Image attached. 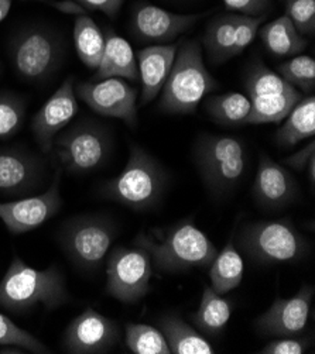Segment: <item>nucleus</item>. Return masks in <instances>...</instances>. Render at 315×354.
<instances>
[{
  "instance_id": "36",
  "label": "nucleus",
  "mask_w": 315,
  "mask_h": 354,
  "mask_svg": "<svg viewBox=\"0 0 315 354\" xmlns=\"http://www.w3.org/2000/svg\"><path fill=\"white\" fill-rule=\"evenodd\" d=\"M312 336H282L274 337L262 350V354H304L312 347Z\"/></svg>"
},
{
  "instance_id": "14",
  "label": "nucleus",
  "mask_w": 315,
  "mask_h": 354,
  "mask_svg": "<svg viewBox=\"0 0 315 354\" xmlns=\"http://www.w3.org/2000/svg\"><path fill=\"white\" fill-rule=\"evenodd\" d=\"M314 287L304 284L293 297H277L270 308L255 321V329L270 337L298 336L308 326Z\"/></svg>"
},
{
  "instance_id": "26",
  "label": "nucleus",
  "mask_w": 315,
  "mask_h": 354,
  "mask_svg": "<svg viewBox=\"0 0 315 354\" xmlns=\"http://www.w3.org/2000/svg\"><path fill=\"white\" fill-rule=\"evenodd\" d=\"M260 39L266 50L278 58L298 55L307 48V40L285 15L267 23L260 30Z\"/></svg>"
},
{
  "instance_id": "7",
  "label": "nucleus",
  "mask_w": 315,
  "mask_h": 354,
  "mask_svg": "<svg viewBox=\"0 0 315 354\" xmlns=\"http://www.w3.org/2000/svg\"><path fill=\"white\" fill-rule=\"evenodd\" d=\"M244 89L252 103L248 124L283 122L303 97L300 91L289 85L259 58H255L246 68Z\"/></svg>"
},
{
  "instance_id": "29",
  "label": "nucleus",
  "mask_w": 315,
  "mask_h": 354,
  "mask_svg": "<svg viewBox=\"0 0 315 354\" xmlns=\"http://www.w3.org/2000/svg\"><path fill=\"white\" fill-rule=\"evenodd\" d=\"M74 44L78 58L89 69L96 71L105 50V34L87 15H80L75 20Z\"/></svg>"
},
{
  "instance_id": "10",
  "label": "nucleus",
  "mask_w": 315,
  "mask_h": 354,
  "mask_svg": "<svg viewBox=\"0 0 315 354\" xmlns=\"http://www.w3.org/2000/svg\"><path fill=\"white\" fill-rule=\"evenodd\" d=\"M153 263L149 253L133 244L115 247L107 257V292L127 305L142 301L152 290Z\"/></svg>"
},
{
  "instance_id": "3",
  "label": "nucleus",
  "mask_w": 315,
  "mask_h": 354,
  "mask_svg": "<svg viewBox=\"0 0 315 354\" xmlns=\"http://www.w3.org/2000/svg\"><path fill=\"white\" fill-rule=\"evenodd\" d=\"M170 185V175L157 158L133 145L123 171L102 185L103 198L136 212L156 207Z\"/></svg>"
},
{
  "instance_id": "33",
  "label": "nucleus",
  "mask_w": 315,
  "mask_h": 354,
  "mask_svg": "<svg viewBox=\"0 0 315 354\" xmlns=\"http://www.w3.org/2000/svg\"><path fill=\"white\" fill-rule=\"evenodd\" d=\"M26 118V103L16 95H0V137L17 133Z\"/></svg>"
},
{
  "instance_id": "38",
  "label": "nucleus",
  "mask_w": 315,
  "mask_h": 354,
  "mask_svg": "<svg viewBox=\"0 0 315 354\" xmlns=\"http://www.w3.org/2000/svg\"><path fill=\"white\" fill-rule=\"evenodd\" d=\"M125 0H75V3L88 9V10H99L109 17H115Z\"/></svg>"
},
{
  "instance_id": "23",
  "label": "nucleus",
  "mask_w": 315,
  "mask_h": 354,
  "mask_svg": "<svg viewBox=\"0 0 315 354\" xmlns=\"http://www.w3.org/2000/svg\"><path fill=\"white\" fill-rule=\"evenodd\" d=\"M233 305L211 286L204 287L202 298L195 313L190 316L192 326L204 336H219L231 321Z\"/></svg>"
},
{
  "instance_id": "9",
  "label": "nucleus",
  "mask_w": 315,
  "mask_h": 354,
  "mask_svg": "<svg viewBox=\"0 0 315 354\" xmlns=\"http://www.w3.org/2000/svg\"><path fill=\"white\" fill-rule=\"evenodd\" d=\"M53 150L61 167L68 172L89 174L108 161L112 138L102 124L82 122L60 131L54 138Z\"/></svg>"
},
{
  "instance_id": "21",
  "label": "nucleus",
  "mask_w": 315,
  "mask_h": 354,
  "mask_svg": "<svg viewBox=\"0 0 315 354\" xmlns=\"http://www.w3.org/2000/svg\"><path fill=\"white\" fill-rule=\"evenodd\" d=\"M103 78H122L130 82L138 81L137 59L133 48L114 31L105 34L103 55L92 80Z\"/></svg>"
},
{
  "instance_id": "27",
  "label": "nucleus",
  "mask_w": 315,
  "mask_h": 354,
  "mask_svg": "<svg viewBox=\"0 0 315 354\" xmlns=\"http://www.w3.org/2000/svg\"><path fill=\"white\" fill-rule=\"evenodd\" d=\"M209 268V279H211V287L221 295H226L232 290L237 288L243 279V260L233 240L231 239L221 252L217 253L214 261Z\"/></svg>"
},
{
  "instance_id": "37",
  "label": "nucleus",
  "mask_w": 315,
  "mask_h": 354,
  "mask_svg": "<svg viewBox=\"0 0 315 354\" xmlns=\"http://www.w3.org/2000/svg\"><path fill=\"white\" fill-rule=\"evenodd\" d=\"M224 3L233 13L259 17L269 9L270 0H224Z\"/></svg>"
},
{
  "instance_id": "42",
  "label": "nucleus",
  "mask_w": 315,
  "mask_h": 354,
  "mask_svg": "<svg viewBox=\"0 0 315 354\" xmlns=\"http://www.w3.org/2000/svg\"><path fill=\"white\" fill-rule=\"evenodd\" d=\"M46 2H47V0H46Z\"/></svg>"
},
{
  "instance_id": "40",
  "label": "nucleus",
  "mask_w": 315,
  "mask_h": 354,
  "mask_svg": "<svg viewBox=\"0 0 315 354\" xmlns=\"http://www.w3.org/2000/svg\"><path fill=\"white\" fill-rule=\"evenodd\" d=\"M12 9V0H0V21L5 20Z\"/></svg>"
},
{
  "instance_id": "25",
  "label": "nucleus",
  "mask_w": 315,
  "mask_h": 354,
  "mask_svg": "<svg viewBox=\"0 0 315 354\" xmlns=\"http://www.w3.org/2000/svg\"><path fill=\"white\" fill-rule=\"evenodd\" d=\"M204 111L214 123L224 127L246 126L252 103L249 97L239 92L213 95L205 99Z\"/></svg>"
},
{
  "instance_id": "12",
  "label": "nucleus",
  "mask_w": 315,
  "mask_h": 354,
  "mask_svg": "<svg viewBox=\"0 0 315 354\" xmlns=\"http://www.w3.org/2000/svg\"><path fill=\"white\" fill-rule=\"evenodd\" d=\"M75 95L95 113L120 119L132 129L137 127V91L126 80L103 78L78 82Z\"/></svg>"
},
{
  "instance_id": "30",
  "label": "nucleus",
  "mask_w": 315,
  "mask_h": 354,
  "mask_svg": "<svg viewBox=\"0 0 315 354\" xmlns=\"http://www.w3.org/2000/svg\"><path fill=\"white\" fill-rule=\"evenodd\" d=\"M126 347L133 354H171L167 340L159 328L145 324L126 325Z\"/></svg>"
},
{
  "instance_id": "11",
  "label": "nucleus",
  "mask_w": 315,
  "mask_h": 354,
  "mask_svg": "<svg viewBox=\"0 0 315 354\" xmlns=\"http://www.w3.org/2000/svg\"><path fill=\"white\" fill-rule=\"evenodd\" d=\"M64 58V47L57 34L46 28L20 32L10 48V59L17 75L26 81L48 80Z\"/></svg>"
},
{
  "instance_id": "8",
  "label": "nucleus",
  "mask_w": 315,
  "mask_h": 354,
  "mask_svg": "<svg viewBox=\"0 0 315 354\" xmlns=\"http://www.w3.org/2000/svg\"><path fill=\"white\" fill-rule=\"evenodd\" d=\"M118 234L116 223L103 215L77 216L62 225L58 240L62 250L82 270H96L107 260Z\"/></svg>"
},
{
  "instance_id": "15",
  "label": "nucleus",
  "mask_w": 315,
  "mask_h": 354,
  "mask_svg": "<svg viewBox=\"0 0 315 354\" xmlns=\"http://www.w3.org/2000/svg\"><path fill=\"white\" fill-rule=\"evenodd\" d=\"M61 206L60 172H57L46 192L0 203V221L10 233L21 234L39 229L58 214Z\"/></svg>"
},
{
  "instance_id": "5",
  "label": "nucleus",
  "mask_w": 315,
  "mask_h": 354,
  "mask_svg": "<svg viewBox=\"0 0 315 354\" xmlns=\"http://www.w3.org/2000/svg\"><path fill=\"white\" fill-rule=\"evenodd\" d=\"M218 86L205 66L199 43L184 41L177 48L171 73L160 92L159 108L168 115H192L205 96Z\"/></svg>"
},
{
  "instance_id": "24",
  "label": "nucleus",
  "mask_w": 315,
  "mask_h": 354,
  "mask_svg": "<svg viewBox=\"0 0 315 354\" xmlns=\"http://www.w3.org/2000/svg\"><path fill=\"white\" fill-rule=\"evenodd\" d=\"M315 136V97L308 95L294 106L285 123L276 133V143L282 149H291Z\"/></svg>"
},
{
  "instance_id": "2",
  "label": "nucleus",
  "mask_w": 315,
  "mask_h": 354,
  "mask_svg": "<svg viewBox=\"0 0 315 354\" xmlns=\"http://www.w3.org/2000/svg\"><path fill=\"white\" fill-rule=\"evenodd\" d=\"M194 164L214 199L229 198L249 169V153L243 141L228 134H202L192 149Z\"/></svg>"
},
{
  "instance_id": "39",
  "label": "nucleus",
  "mask_w": 315,
  "mask_h": 354,
  "mask_svg": "<svg viewBox=\"0 0 315 354\" xmlns=\"http://www.w3.org/2000/svg\"><path fill=\"white\" fill-rule=\"evenodd\" d=\"M312 158H315V141H314V138H311L308 141V145L304 146L303 149H300L297 153L287 157L285 160V162L289 167H291L293 169L304 171L308 167V164Z\"/></svg>"
},
{
  "instance_id": "22",
  "label": "nucleus",
  "mask_w": 315,
  "mask_h": 354,
  "mask_svg": "<svg viewBox=\"0 0 315 354\" xmlns=\"http://www.w3.org/2000/svg\"><path fill=\"white\" fill-rule=\"evenodd\" d=\"M157 328L164 335L171 354H214L215 348L204 335L187 324L177 313H163L157 317Z\"/></svg>"
},
{
  "instance_id": "28",
  "label": "nucleus",
  "mask_w": 315,
  "mask_h": 354,
  "mask_svg": "<svg viewBox=\"0 0 315 354\" xmlns=\"http://www.w3.org/2000/svg\"><path fill=\"white\" fill-rule=\"evenodd\" d=\"M237 13H226L215 17L208 24L204 34V47L209 62L219 65L232 58L231 51L237 24Z\"/></svg>"
},
{
  "instance_id": "6",
  "label": "nucleus",
  "mask_w": 315,
  "mask_h": 354,
  "mask_svg": "<svg viewBox=\"0 0 315 354\" xmlns=\"http://www.w3.org/2000/svg\"><path fill=\"white\" fill-rule=\"evenodd\" d=\"M240 250L259 266L296 264L309 254V243L287 218L243 225L237 234Z\"/></svg>"
},
{
  "instance_id": "13",
  "label": "nucleus",
  "mask_w": 315,
  "mask_h": 354,
  "mask_svg": "<svg viewBox=\"0 0 315 354\" xmlns=\"http://www.w3.org/2000/svg\"><path fill=\"white\" fill-rule=\"evenodd\" d=\"M120 340L119 325L111 317L87 308L64 333V348L71 354L109 353Z\"/></svg>"
},
{
  "instance_id": "20",
  "label": "nucleus",
  "mask_w": 315,
  "mask_h": 354,
  "mask_svg": "<svg viewBox=\"0 0 315 354\" xmlns=\"http://www.w3.org/2000/svg\"><path fill=\"white\" fill-rule=\"evenodd\" d=\"M179 44H157L137 51L138 81L142 82L140 103L153 102L161 92L176 59Z\"/></svg>"
},
{
  "instance_id": "1",
  "label": "nucleus",
  "mask_w": 315,
  "mask_h": 354,
  "mask_svg": "<svg viewBox=\"0 0 315 354\" xmlns=\"http://www.w3.org/2000/svg\"><path fill=\"white\" fill-rule=\"evenodd\" d=\"M133 244L145 249L153 268L163 274H181L194 268H208L218 249L192 218L167 227L152 229L136 236Z\"/></svg>"
},
{
  "instance_id": "31",
  "label": "nucleus",
  "mask_w": 315,
  "mask_h": 354,
  "mask_svg": "<svg viewBox=\"0 0 315 354\" xmlns=\"http://www.w3.org/2000/svg\"><path fill=\"white\" fill-rule=\"evenodd\" d=\"M278 75L303 93L315 89V61L309 55H294L278 65Z\"/></svg>"
},
{
  "instance_id": "32",
  "label": "nucleus",
  "mask_w": 315,
  "mask_h": 354,
  "mask_svg": "<svg viewBox=\"0 0 315 354\" xmlns=\"http://www.w3.org/2000/svg\"><path fill=\"white\" fill-rule=\"evenodd\" d=\"M0 344L16 346L30 353H51L44 343H42L37 337H34L27 330L17 326L10 317L5 316L3 313H0Z\"/></svg>"
},
{
  "instance_id": "41",
  "label": "nucleus",
  "mask_w": 315,
  "mask_h": 354,
  "mask_svg": "<svg viewBox=\"0 0 315 354\" xmlns=\"http://www.w3.org/2000/svg\"><path fill=\"white\" fill-rule=\"evenodd\" d=\"M308 171V180H309V184H311V188H314L315 185V158H312L308 164V167L305 168Z\"/></svg>"
},
{
  "instance_id": "18",
  "label": "nucleus",
  "mask_w": 315,
  "mask_h": 354,
  "mask_svg": "<svg viewBox=\"0 0 315 354\" xmlns=\"http://www.w3.org/2000/svg\"><path fill=\"white\" fill-rule=\"evenodd\" d=\"M44 175L42 158L26 150H0V196L24 198L43 185Z\"/></svg>"
},
{
  "instance_id": "35",
  "label": "nucleus",
  "mask_w": 315,
  "mask_h": 354,
  "mask_svg": "<svg viewBox=\"0 0 315 354\" xmlns=\"http://www.w3.org/2000/svg\"><path fill=\"white\" fill-rule=\"evenodd\" d=\"M262 23H263V16L253 17V16L239 15L236 30H235L233 46H232V51H231L232 58L240 55L252 44V41L256 37V34L259 32V27Z\"/></svg>"
},
{
  "instance_id": "17",
  "label": "nucleus",
  "mask_w": 315,
  "mask_h": 354,
  "mask_svg": "<svg viewBox=\"0 0 315 354\" xmlns=\"http://www.w3.org/2000/svg\"><path fill=\"white\" fill-rule=\"evenodd\" d=\"M252 195L262 209L278 212L298 201L300 187L286 167L263 153L259 158Z\"/></svg>"
},
{
  "instance_id": "16",
  "label": "nucleus",
  "mask_w": 315,
  "mask_h": 354,
  "mask_svg": "<svg viewBox=\"0 0 315 354\" xmlns=\"http://www.w3.org/2000/svg\"><path fill=\"white\" fill-rule=\"evenodd\" d=\"M74 81V77L66 78L31 120L34 138L44 153L53 150L55 136L71 123L78 113V97L75 95Z\"/></svg>"
},
{
  "instance_id": "34",
  "label": "nucleus",
  "mask_w": 315,
  "mask_h": 354,
  "mask_svg": "<svg viewBox=\"0 0 315 354\" xmlns=\"http://www.w3.org/2000/svg\"><path fill=\"white\" fill-rule=\"evenodd\" d=\"M286 16L303 35L315 32V0H287Z\"/></svg>"
},
{
  "instance_id": "4",
  "label": "nucleus",
  "mask_w": 315,
  "mask_h": 354,
  "mask_svg": "<svg viewBox=\"0 0 315 354\" xmlns=\"http://www.w3.org/2000/svg\"><path fill=\"white\" fill-rule=\"evenodd\" d=\"M69 301L60 268L36 270L15 257L0 281V305L10 312H28L39 305L51 310Z\"/></svg>"
},
{
  "instance_id": "19",
  "label": "nucleus",
  "mask_w": 315,
  "mask_h": 354,
  "mask_svg": "<svg viewBox=\"0 0 315 354\" xmlns=\"http://www.w3.org/2000/svg\"><path fill=\"white\" fill-rule=\"evenodd\" d=\"M204 15H180L142 3L132 15V32L138 41L167 43L190 30Z\"/></svg>"
}]
</instances>
